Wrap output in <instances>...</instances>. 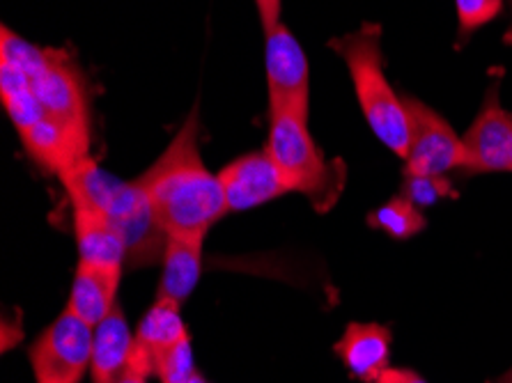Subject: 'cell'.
<instances>
[{
	"mask_svg": "<svg viewBox=\"0 0 512 383\" xmlns=\"http://www.w3.org/2000/svg\"><path fill=\"white\" fill-rule=\"evenodd\" d=\"M136 182L168 237H207L209 228L228 214L219 175L205 166L200 154L198 106Z\"/></svg>",
	"mask_w": 512,
	"mask_h": 383,
	"instance_id": "1",
	"label": "cell"
},
{
	"mask_svg": "<svg viewBox=\"0 0 512 383\" xmlns=\"http://www.w3.org/2000/svg\"><path fill=\"white\" fill-rule=\"evenodd\" d=\"M3 56L17 60L28 76L30 90L42 111L74 140L83 154H90V111L83 76L67 51L40 49L3 26Z\"/></svg>",
	"mask_w": 512,
	"mask_h": 383,
	"instance_id": "2",
	"label": "cell"
},
{
	"mask_svg": "<svg viewBox=\"0 0 512 383\" xmlns=\"http://www.w3.org/2000/svg\"><path fill=\"white\" fill-rule=\"evenodd\" d=\"M333 51L345 60L352 76L356 99L375 134L389 150L405 159L409 150V117L405 101L395 95L389 78L384 74L382 28L361 26L331 42Z\"/></svg>",
	"mask_w": 512,
	"mask_h": 383,
	"instance_id": "3",
	"label": "cell"
},
{
	"mask_svg": "<svg viewBox=\"0 0 512 383\" xmlns=\"http://www.w3.org/2000/svg\"><path fill=\"white\" fill-rule=\"evenodd\" d=\"M269 138L265 152L276 163L290 193L310 198L315 209L327 211L345 184L343 163H329L308 131V117L269 108Z\"/></svg>",
	"mask_w": 512,
	"mask_h": 383,
	"instance_id": "4",
	"label": "cell"
},
{
	"mask_svg": "<svg viewBox=\"0 0 512 383\" xmlns=\"http://www.w3.org/2000/svg\"><path fill=\"white\" fill-rule=\"evenodd\" d=\"M92 335L95 328L65 308L28 351L35 383H81L90 372Z\"/></svg>",
	"mask_w": 512,
	"mask_h": 383,
	"instance_id": "5",
	"label": "cell"
},
{
	"mask_svg": "<svg viewBox=\"0 0 512 383\" xmlns=\"http://www.w3.org/2000/svg\"><path fill=\"white\" fill-rule=\"evenodd\" d=\"M409 117V150L405 175H448L464 168L462 136L434 108L414 97H402Z\"/></svg>",
	"mask_w": 512,
	"mask_h": 383,
	"instance_id": "6",
	"label": "cell"
},
{
	"mask_svg": "<svg viewBox=\"0 0 512 383\" xmlns=\"http://www.w3.org/2000/svg\"><path fill=\"white\" fill-rule=\"evenodd\" d=\"M265 69L269 108L306 115L310 111V67L299 39L278 23L265 33Z\"/></svg>",
	"mask_w": 512,
	"mask_h": 383,
	"instance_id": "7",
	"label": "cell"
},
{
	"mask_svg": "<svg viewBox=\"0 0 512 383\" xmlns=\"http://www.w3.org/2000/svg\"><path fill=\"white\" fill-rule=\"evenodd\" d=\"M467 173H510L512 161V113L499 104V88L490 90L483 108L467 134L462 136Z\"/></svg>",
	"mask_w": 512,
	"mask_h": 383,
	"instance_id": "8",
	"label": "cell"
},
{
	"mask_svg": "<svg viewBox=\"0 0 512 383\" xmlns=\"http://www.w3.org/2000/svg\"><path fill=\"white\" fill-rule=\"evenodd\" d=\"M216 175H219L228 214L260 207L290 193L276 163L265 150L239 156Z\"/></svg>",
	"mask_w": 512,
	"mask_h": 383,
	"instance_id": "9",
	"label": "cell"
},
{
	"mask_svg": "<svg viewBox=\"0 0 512 383\" xmlns=\"http://www.w3.org/2000/svg\"><path fill=\"white\" fill-rule=\"evenodd\" d=\"M72 202L76 246H79V262L124 271L127 267V248L115 223L102 209L92 205L79 193H67Z\"/></svg>",
	"mask_w": 512,
	"mask_h": 383,
	"instance_id": "10",
	"label": "cell"
},
{
	"mask_svg": "<svg viewBox=\"0 0 512 383\" xmlns=\"http://www.w3.org/2000/svg\"><path fill=\"white\" fill-rule=\"evenodd\" d=\"M391 340V331L382 324L352 322L333 351L354 379L377 383L382 372L391 367Z\"/></svg>",
	"mask_w": 512,
	"mask_h": 383,
	"instance_id": "11",
	"label": "cell"
},
{
	"mask_svg": "<svg viewBox=\"0 0 512 383\" xmlns=\"http://www.w3.org/2000/svg\"><path fill=\"white\" fill-rule=\"evenodd\" d=\"M136 349V333L129 328L120 306L95 326L92 335V383H118L127 374Z\"/></svg>",
	"mask_w": 512,
	"mask_h": 383,
	"instance_id": "12",
	"label": "cell"
},
{
	"mask_svg": "<svg viewBox=\"0 0 512 383\" xmlns=\"http://www.w3.org/2000/svg\"><path fill=\"white\" fill-rule=\"evenodd\" d=\"M205 237H168L157 299L184 306L203 276Z\"/></svg>",
	"mask_w": 512,
	"mask_h": 383,
	"instance_id": "13",
	"label": "cell"
},
{
	"mask_svg": "<svg viewBox=\"0 0 512 383\" xmlns=\"http://www.w3.org/2000/svg\"><path fill=\"white\" fill-rule=\"evenodd\" d=\"M124 271L92 267L79 262L74 273L72 292H69L67 308L81 317L85 324L95 328L102 319L118 306V289Z\"/></svg>",
	"mask_w": 512,
	"mask_h": 383,
	"instance_id": "14",
	"label": "cell"
},
{
	"mask_svg": "<svg viewBox=\"0 0 512 383\" xmlns=\"http://www.w3.org/2000/svg\"><path fill=\"white\" fill-rule=\"evenodd\" d=\"M184 338H189V331L182 319V306L168 299H157L136 328V351L150 363L154 372L159 356H164Z\"/></svg>",
	"mask_w": 512,
	"mask_h": 383,
	"instance_id": "15",
	"label": "cell"
},
{
	"mask_svg": "<svg viewBox=\"0 0 512 383\" xmlns=\"http://www.w3.org/2000/svg\"><path fill=\"white\" fill-rule=\"evenodd\" d=\"M368 225L375 230H382L393 239L405 241L421 234L428 221H425L423 209H418L405 195H395V198L372 211L368 216Z\"/></svg>",
	"mask_w": 512,
	"mask_h": 383,
	"instance_id": "16",
	"label": "cell"
},
{
	"mask_svg": "<svg viewBox=\"0 0 512 383\" xmlns=\"http://www.w3.org/2000/svg\"><path fill=\"white\" fill-rule=\"evenodd\" d=\"M400 195H405L418 209H425L444 198H453L457 193L448 175H405Z\"/></svg>",
	"mask_w": 512,
	"mask_h": 383,
	"instance_id": "17",
	"label": "cell"
},
{
	"mask_svg": "<svg viewBox=\"0 0 512 383\" xmlns=\"http://www.w3.org/2000/svg\"><path fill=\"white\" fill-rule=\"evenodd\" d=\"M154 377L161 383H189L196 377L191 338H184L173 349H168L164 356H159L157 365H154Z\"/></svg>",
	"mask_w": 512,
	"mask_h": 383,
	"instance_id": "18",
	"label": "cell"
},
{
	"mask_svg": "<svg viewBox=\"0 0 512 383\" xmlns=\"http://www.w3.org/2000/svg\"><path fill=\"white\" fill-rule=\"evenodd\" d=\"M455 10L460 30L464 35H469L499 17L503 0H455Z\"/></svg>",
	"mask_w": 512,
	"mask_h": 383,
	"instance_id": "19",
	"label": "cell"
},
{
	"mask_svg": "<svg viewBox=\"0 0 512 383\" xmlns=\"http://www.w3.org/2000/svg\"><path fill=\"white\" fill-rule=\"evenodd\" d=\"M255 7H258L262 28L269 33L271 28H276L281 23V7L283 0H255Z\"/></svg>",
	"mask_w": 512,
	"mask_h": 383,
	"instance_id": "20",
	"label": "cell"
},
{
	"mask_svg": "<svg viewBox=\"0 0 512 383\" xmlns=\"http://www.w3.org/2000/svg\"><path fill=\"white\" fill-rule=\"evenodd\" d=\"M150 377H154L150 363H147L145 358L134 349V358H131L129 370L118 383H147V379Z\"/></svg>",
	"mask_w": 512,
	"mask_h": 383,
	"instance_id": "21",
	"label": "cell"
},
{
	"mask_svg": "<svg viewBox=\"0 0 512 383\" xmlns=\"http://www.w3.org/2000/svg\"><path fill=\"white\" fill-rule=\"evenodd\" d=\"M377 383H428L421 374L414 370H407V367H389V370L382 372V377Z\"/></svg>",
	"mask_w": 512,
	"mask_h": 383,
	"instance_id": "22",
	"label": "cell"
},
{
	"mask_svg": "<svg viewBox=\"0 0 512 383\" xmlns=\"http://www.w3.org/2000/svg\"><path fill=\"white\" fill-rule=\"evenodd\" d=\"M496 383H512V367H510V370H508L506 374H503V377H501L499 381H496Z\"/></svg>",
	"mask_w": 512,
	"mask_h": 383,
	"instance_id": "23",
	"label": "cell"
},
{
	"mask_svg": "<svg viewBox=\"0 0 512 383\" xmlns=\"http://www.w3.org/2000/svg\"><path fill=\"white\" fill-rule=\"evenodd\" d=\"M189 383H207V381H205V379H203V377H200V374H198V372H196V377H193V379H191V381H189Z\"/></svg>",
	"mask_w": 512,
	"mask_h": 383,
	"instance_id": "24",
	"label": "cell"
},
{
	"mask_svg": "<svg viewBox=\"0 0 512 383\" xmlns=\"http://www.w3.org/2000/svg\"><path fill=\"white\" fill-rule=\"evenodd\" d=\"M510 5H512V0H510ZM506 42H508V44H512V28L508 30V35H506Z\"/></svg>",
	"mask_w": 512,
	"mask_h": 383,
	"instance_id": "25",
	"label": "cell"
},
{
	"mask_svg": "<svg viewBox=\"0 0 512 383\" xmlns=\"http://www.w3.org/2000/svg\"><path fill=\"white\" fill-rule=\"evenodd\" d=\"M510 173H512V161H510Z\"/></svg>",
	"mask_w": 512,
	"mask_h": 383,
	"instance_id": "26",
	"label": "cell"
}]
</instances>
